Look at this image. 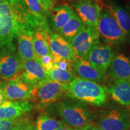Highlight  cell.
Returning <instances> with one entry per match:
<instances>
[{"label":"cell","instance_id":"cell-1","mask_svg":"<svg viewBox=\"0 0 130 130\" xmlns=\"http://www.w3.org/2000/svg\"><path fill=\"white\" fill-rule=\"evenodd\" d=\"M48 25L29 10L22 0H3L0 2V50L14 43L21 31L35 30Z\"/></svg>","mask_w":130,"mask_h":130},{"label":"cell","instance_id":"cell-2","mask_svg":"<svg viewBox=\"0 0 130 130\" xmlns=\"http://www.w3.org/2000/svg\"><path fill=\"white\" fill-rule=\"evenodd\" d=\"M56 111L67 126L83 129L93 125V113L81 102L69 101L59 102L56 105Z\"/></svg>","mask_w":130,"mask_h":130},{"label":"cell","instance_id":"cell-3","mask_svg":"<svg viewBox=\"0 0 130 130\" xmlns=\"http://www.w3.org/2000/svg\"><path fill=\"white\" fill-rule=\"evenodd\" d=\"M66 97L95 106H101L107 99L106 90L97 83L77 77L68 83Z\"/></svg>","mask_w":130,"mask_h":130},{"label":"cell","instance_id":"cell-4","mask_svg":"<svg viewBox=\"0 0 130 130\" xmlns=\"http://www.w3.org/2000/svg\"><path fill=\"white\" fill-rule=\"evenodd\" d=\"M97 30L100 37L110 44L122 45L127 42L125 35L113 16L105 9L101 13Z\"/></svg>","mask_w":130,"mask_h":130},{"label":"cell","instance_id":"cell-5","mask_svg":"<svg viewBox=\"0 0 130 130\" xmlns=\"http://www.w3.org/2000/svg\"><path fill=\"white\" fill-rule=\"evenodd\" d=\"M95 126L102 130H130V113L121 108L105 110L98 116Z\"/></svg>","mask_w":130,"mask_h":130},{"label":"cell","instance_id":"cell-6","mask_svg":"<svg viewBox=\"0 0 130 130\" xmlns=\"http://www.w3.org/2000/svg\"><path fill=\"white\" fill-rule=\"evenodd\" d=\"M68 84L47 80L36 89L35 98L39 109H44L56 102L67 92Z\"/></svg>","mask_w":130,"mask_h":130},{"label":"cell","instance_id":"cell-7","mask_svg":"<svg viewBox=\"0 0 130 130\" xmlns=\"http://www.w3.org/2000/svg\"><path fill=\"white\" fill-rule=\"evenodd\" d=\"M23 61L21 60L14 43L0 50V76L7 79L16 77L21 72Z\"/></svg>","mask_w":130,"mask_h":130},{"label":"cell","instance_id":"cell-8","mask_svg":"<svg viewBox=\"0 0 130 130\" xmlns=\"http://www.w3.org/2000/svg\"><path fill=\"white\" fill-rule=\"evenodd\" d=\"M36 89L27 83L20 75L9 79L4 92L6 100L11 101H28L35 98Z\"/></svg>","mask_w":130,"mask_h":130},{"label":"cell","instance_id":"cell-9","mask_svg":"<svg viewBox=\"0 0 130 130\" xmlns=\"http://www.w3.org/2000/svg\"><path fill=\"white\" fill-rule=\"evenodd\" d=\"M86 26L97 28L101 7L96 0H81L70 4Z\"/></svg>","mask_w":130,"mask_h":130},{"label":"cell","instance_id":"cell-10","mask_svg":"<svg viewBox=\"0 0 130 130\" xmlns=\"http://www.w3.org/2000/svg\"><path fill=\"white\" fill-rule=\"evenodd\" d=\"M97 28L86 26L83 30L70 42L73 49L79 58L87 59L89 51L94 45L99 43Z\"/></svg>","mask_w":130,"mask_h":130},{"label":"cell","instance_id":"cell-11","mask_svg":"<svg viewBox=\"0 0 130 130\" xmlns=\"http://www.w3.org/2000/svg\"><path fill=\"white\" fill-rule=\"evenodd\" d=\"M113 56L114 53L110 45L99 42L90 49L87 60L95 68L106 74Z\"/></svg>","mask_w":130,"mask_h":130},{"label":"cell","instance_id":"cell-12","mask_svg":"<svg viewBox=\"0 0 130 130\" xmlns=\"http://www.w3.org/2000/svg\"><path fill=\"white\" fill-rule=\"evenodd\" d=\"M19 75L24 81L36 89L48 80V74L36 59L23 61L22 70Z\"/></svg>","mask_w":130,"mask_h":130},{"label":"cell","instance_id":"cell-13","mask_svg":"<svg viewBox=\"0 0 130 130\" xmlns=\"http://www.w3.org/2000/svg\"><path fill=\"white\" fill-rule=\"evenodd\" d=\"M49 46L51 56H58L67 60L71 63L78 57L70 42L63 38L58 32H51Z\"/></svg>","mask_w":130,"mask_h":130},{"label":"cell","instance_id":"cell-14","mask_svg":"<svg viewBox=\"0 0 130 130\" xmlns=\"http://www.w3.org/2000/svg\"><path fill=\"white\" fill-rule=\"evenodd\" d=\"M72 69L79 78L93 82H101L105 79L106 74L101 72L91 64L87 59L78 57L71 63Z\"/></svg>","mask_w":130,"mask_h":130},{"label":"cell","instance_id":"cell-15","mask_svg":"<svg viewBox=\"0 0 130 130\" xmlns=\"http://www.w3.org/2000/svg\"><path fill=\"white\" fill-rule=\"evenodd\" d=\"M33 104L30 101L6 100L0 107V120H12L22 117L30 111Z\"/></svg>","mask_w":130,"mask_h":130},{"label":"cell","instance_id":"cell-16","mask_svg":"<svg viewBox=\"0 0 130 130\" xmlns=\"http://www.w3.org/2000/svg\"><path fill=\"white\" fill-rule=\"evenodd\" d=\"M75 14V13L74 10L68 4L54 6L48 14L51 28L55 32H58Z\"/></svg>","mask_w":130,"mask_h":130},{"label":"cell","instance_id":"cell-17","mask_svg":"<svg viewBox=\"0 0 130 130\" xmlns=\"http://www.w3.org/2000/svg\"><path fill=\"white\" fill-rule=\"evenodd\" d=\"M107 71L114 81H130V60L123 54H114Z\"/></svg>","mask_w":130,"mask_h":130},{"label":"cell","instance_id":"cell-18","mask_svg":"<svg viewBox=\"0 0 130 130\" xmlns=\"http://www.w3.org/2000/svg\"><path fill=\"white\" fill-rule=\"evenodd\" d=\"M33 30L21 31L16 37L17 52L22 61L34 60L36 56L33 47Z\"/></svg>","mask_w":130,"mask_h":130},{"label":"cell","instance_id":"cell-19","mask_svg":"<svg viewBox=\"0 0 130 130\" xmlns=\"http://www.w3.org/2000/svg\"><path fill=\"white\" fill-rule=\"evenodd\" d=\"M51 32L49 25L39 26L34 31L33 47L36 58L51 55L49 46Z\"/></svg>","mask_w":130,"mask_h":130},{"label":"cell","instance_id":"cell-20","mask_svg":"<svg viewBox=\"0 0 130 130\" xmlns=\"http://www.w3.org/2000/svg\"><path fill=\"white\" fill-rule=\"evenodd\" d=\"M106 92L112 100L120 105L130 108V81L127 80H115Z\"/></svg>","mask_w":130,"mask_h":130},{"label":"cell","instance_id":"cell-21","mask_svg":"<svg viewBox=\"0 0 130 130\" xmlns=\"http://www.w3.org/2000/svg\"><path fill=\"white\" fill-rule=\"evenodd\" d=\"M105 10L113 16L127 39L130 38V14L126 8L110 3L107 5Z\"/></svg>","mask_w":130,"mask_h":130},{"label":"cell","instance_id":"cell-22","mask_svg":"<svg viewBox=\"0 0 130 130\" xmlns=\"http://www.w3.org/2000/svg\"><path fill=\"white\" fill-rule=\"evenodd\" d=\"M86 25L77 14H75L61 28L58 33L70 42L79 32L85 28Z\"/></svg>","mask_w":130,"mask_h":130},{"label":"cell","instance_id":"cell-23","mask_svg":"<svg viewBox=\"0 0 130 130\" xmlns=\"http://www.w3.org/2000/svg\"><path fill=\"white\" fill-rule=\"evenodd\" d=\"M67 126L61 120L42 115L37 117L35 124V130H56Z\"/></svg>","mask_w":130,"mask_h":130},{"label":"cell","instance_id":"cell-24","mask_svg":"<svg viewBox=\"0 0 130 130\" xmlns=\"http://www.w3.org/2000/svg\"><path fill=\"white\" fill-rule=\"evenodd\" d=\"M48 80L57 81L61 83L68 84L77 78L74 71L63 70L54 65L53 69L48 73Z\"/></svg>","mask_w":130,"mask_h":130},{"label":"cell","instance_id":"cell-25","mask_svg":"<svg viewBox=\"0 0 130 130\" xmlns=\"http://www.w3.org/2000/svg\"><path fill=\"white\" fill-rule=\"evenodd\" d=\"M34 128L28 119L21 117L12 120H0V130H22Z\"/></svg>","mask_w":130,"mask_h":130},{"label":"cell","instance_id":"cell-26","mask_svg":"<svg viewBox=\"0 0 130 130\" xmlns=\"http://www.w3.org/2000/svg\"><path fill=\"white\" fill-rule=\"evenodd\" d=\"M29 10L34 15L42 20H47L48 12L40 0H22Z\"/></svg>","mask_w":130,"mask_h":130},{"label":"cell","instance_id":"cell-27","mask_svg":"<svg viewBox=\"0 0 130 130\" xmlns=\"http://www.w3.org/2000/svg\"><path fill=\"white\" fill-rule=\"evenodd\" d=\"M35 59L39 61V63L41 64L42 68L44 69L45 72L48 74L54 67V61L51 55L36 58Z\"/></svg>","mask_w":130,"mask_h":130},{"label":"cell","instance_id":"cell-28","mask_svg":"<svg viewBox=\"0 0 130 130\" xmlns=\"http://www.w3.org/2000/svg\"><path fill=\"white\" fill-rule=\"evenodd\" d=\"M42 1V4L46 10V11L48 13L54 7L55 3L57 0H40Z\"/></svg>","mask_w":130,"mask_h":130},{"label":"cell","instance_id":"cell-29","mask_svg":"<svg viewBox=\"0 0 130 130\" xmlns=\"http://www.w3.org/2000/svg\"><path fill=\"white\" fill-rule=\"evenodd\" d=\"M7 100L5 96L4 90H0V107L2 105L4 102Z\"/></svg>","mask_w":130,"mask_h":130},{"label":"cell","instance_id":"cell-30","mask_svg":"<svg viewBox=\"0 0 130 130\" xmlns=\"http://www.w3.org/2000/svg\"><path fill=\"white\" fill-rule=\"evenodd\" d=\"M7 80L0 76V90H4L6 85Z\"/></svg>","mask_w":130,"mask_h":130},{"label":"cell","instance_id":"cell-31","mask_svg":"<svg viewBox=\"0 0 130 130\" xmlns=\"http://www.w3.org/2000/svg\"><path fill=\"white\" fill-rule=\"evenodd\" d=\"M79 129H75V128H72L71 127V126H63V127L59 128L56 130H79Z\"/></svg>","mask_w":130,"mask_h":130},{"label":"cell","instance_id":"cell-32","mask_svg":"<svg viewBox=\"0 0 130 130\" xmlns=\"http://www.w3.org/2000/svg\"><path fill=\"white\" fill-rule=\"evenodd\" d=\"M79 130H102V129H101L99 128H98L96 126L92 125V126H89V127H86L85 128H83V129H81Z\"/></svg>","mask_w":130,"mask_h":130},{"label":"cell","instance_id":"cell-33","mask_svg":"<svg viewBox=\"0 0 130 130\" xmlns=\"http://www.w3.org/2000/svg\"><path fill=\"white\" fill-rule=\"evenodd\" d=\"M126 9L128 11V12H129L130 14V0H129V1L127 2V3H126Z\"/></svg>","mask_w":130,"mask_h":130},{"label":"cell","instance_id":"cell-34","mask_svg":"<svg viewBox=\"0 0 130 130\" xmlns=\"http://www.w3.org/2000/svg\"><path fill=\"white\" fill-rule=\"evenodd\" d=\"M66 1H69V2H71V3H75V2H77V1H81V0H66Z\"/></svg>","mask_w":130,"mask_h":130},{"label":"cell","instance_id":"cell-35","mask_svg":"<svg viewBox=\"0 0 130 130\" xmlns=\"http://www.w3.org/2000/svg\"><path fill=\"white\" fill-rule=\"evenodd\" d=\"M22 130H35V128H27V129H24Z\"/></svg>","mask_w":130,"mask_h":130},{"label":"cell","instance_id":"cell-36","mask_svg":"<svg viewBox=\"0 0 130 130\" xmlns=\"http://www.w3.org/2000/svg\"><path fill=\"white\" fill-rule=\"evenodd\" d=\"M2 1H3V0H0V2H1Z\"/></svg>","mask_w":130,"mask_h":130}]
</instances>
